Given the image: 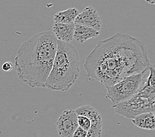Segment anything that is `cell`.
I'll use <instances>...</instances> for the list:
<instances>
[{
    "label": "cell",
    "instance_id": "6da1fadb",
    "mask_svg": "<svg viewBox=\"0 0 155 137\" xmlns=\"http://www.w3.org/2000/svg\"><path fill=\"white\" fill-rule=\"evenodd\" d=\"M150 65L145 44L130 35L117 33L100 40L87 56L83 67L88 79L97 80L106 87L145 71Z\"/></svg>",
    "mask_w": 155,
    "mask_h": 137
},
{
    "label": "cell",
    "instance_id": "7a4b0ae2",
    "mask_svg": "<svg viewBox=\"0 0 155 137\" xmlns=\"http://www.w3.org/2000/svg\"><path fill=\"white\" fill-rule=\"evenodd\" d=\"M58 39L51 31L32 36L19 47L15 67L19 79L32 88L44 87L54 63Z\"/></svg>",
    "mask_w": 155,
    "mask_h": 137
},
{
    "label": "cell",
    "instance_id": "3957f363",
    "mask_svg": "<svg viewBox=\"0 0 155 137\" xmlns=\"http://www.w3.org/2000/svg\"><path fill=\"white\" fill-rule=\"evenodd\" d=\"M80 73L79 55L72 44L58 40L54 63L44 87L50 90L68 91Z\"/></svg>",
    "mask_w": 155,
    "mask_h": 137
},
{
    "label": "cell",
    "instance_id": "277c9868",
    "mask_svg": "<svg viewBox=\"0 0 155 137\" xmlns=\"http://www.w3.org/2000/svg\"><path fill=\"white\" fill-rule=\"evenodd\" d=\"M149 73V68L143 73L126 77L116 84L106 86V98L111 102L112 106L127 100L138 91Z\"/></svg>",
    "mask_w": 155,
    "mask_h": 137
},
{
    "label": "cell",
    "instance_id": "5b68a950",
    "mask_svg": "<svg viewBox=\"0 0 155 137\" xmlns=\"http://www.w3.org/2000/svg\"><path fill=\"white\" fill-rule=\"evenodd\" d=\"M154 102L136 93L127 100L113 105L112 108L119 115L132 119L141 113H154Z\"/></svg>",
    "mask_w": 155,
    "mask_h": 137
},
{
    "label": "cell",
    "instance_id": "8992f818",
    "mask_svg": "<svg viewBox=\"0 0 155 137\" xmlns=\"http://www.w3.org/2000/svg\"><path fill=\"white\" fill-rule=\"evenodd\" d=\"M58 135L60 137H72L79 127L77 115L75 110L67 109L62 112L56 123Z\"/></svg>",
    "mask_w": 155,
    "mask_h": 137
},
{
    "label": "cell",
    "instance_id": "52a82bcc",
    "mask_svg": "<svg viewBox=\"0 0 155 137\" xmlns=\"http://www.w3.org/2000/svg\"><path fill=\"white\" fill-rule=\"evenodd\" d=\"M74 24L83 25L98 31H100L102 26L101 18L97 10L91 6L87 7L82 12L79 13L75 18Z\"/></svg>",
    "mask_w": 155,
    "mask_h": 137
},
{
    "label": "cell",
    "instance_id": "ba28073f",
    "mask_svg": "<svg viewBox=\"0 0 155 137\" xmlns=\"http://www.w3.org/2000/svg\"><path fill=\"white\" fill-rule=\"evenodd\" d=\"M75 24H63L54 23L52 27V32L58 40L68 42L73 40Z\"/></svg>",
    "mask_w": 155,
    "mask_h": 137
},
{
    "label": "cell",
    "instance_id": "9c48e42d",
    "mask_svg": "<svg viewBox=\"0 0 155 137\" xmlns=\"http://www.w3.org/2000/svg\"><path fill=\"white\" fill-rule=\"evenodd\" d=\"M100 34L99 31L83 25L75 24L73 39L77 42L83 44L88 40L94 38Z\"/></svg>",
    "mask_w": 155,
    "mask_h": 137
},
{
    "label": "cell",
    "instance_id": "30bf717a",
    "mask_svg": "<svg viewBox=\"0 0 155 137\" xmlns=\"http://www.w3.org/2000/svg\"><path fill=\"white\" fill-rule=\"evenodd\" d=\"M132 123L137 127L147 130L155 129V116L153 113H144L132 119Z\"/></svg>",
    "mask_w": 155,
    "mask_h": 137
},
{
    "label": "cell",
    "instance_id": "8fae6325",
    "mask_svg": "<svg viewBox=\"0 0 155 137\" xmlns=\"http://www.w3.org/2000/svg\"><path fill=\"white\" fill-rule=\"evenodd\" d=\"M77 116L87 117L90 120L91 125L102 123V119L98 111L89 105L81 106L75 110Z\"/></svg>",
    "mask_w": 155,
    "mask_h": 137
},
{
    "label": "cell",
    "instance_id": "7c38bea8",
    "mask_svg": "<svg viewBox=\"0 0 155 137\" xmlns=\"http://www.w3.org/2000/svg\"><path fill=\"white\" fill-rule=\"evenodd\" d=\"M79 13V11L76 8H69L65 11H59L54 15V23L73 24L74 23L75 18Z\"/></svg>",
    "mask_w": 155,
    "mask_h": 137
},
{
    "label": "cell",
    "instance_id": "4fadbf2b",
    "mask_svg": "<svg viewBox=\"0 0 155 137\" xmlns=\"http://www.w3.org/2000/svg\"><path fill=\"white\" fill-rule=\"evenodd\" d=\"M102 130V123L91 125L90 129L87 131L86 137H101Z\"/></svg>",
    "mask_w": 155,
    "mask_h": 137
},
{
    "label": "cell",
    "instance_id": "5bb4252c",
    "mask_svg": "<svg viewBox=\"0 0 155 137\" xmlns=\"http://www.w3.org/2000/svg\"><path fill=\"white\" fill-rule=\"evenodd\" d=\"M77 122H78V126L81 128L85 131H88L91 127V121L85 116H77Z\"/></svg>",
    "mask_w": 155,
    "mask_h": 137
},
{
    "label": "cell",
    "instance_id": "9a60e30c",
    "mask_svg": "<svg viewBox=\"0 0 155 137\" xmlns=\"http://www.w3.org/2000/svg\"><path fill=\"white\" fill-rule=\"evenodd\" d=\"M87 135V131L84 130L82 128L78 127L75 132H73L72 137H86Z\"/></svg>",
    "mask_w": 155,
    "mask_h": 137
},
{
    "label": "cell",
    "instance_id": "2e32d148",
    "mask_svg": "<svg viewBox=\"0 0 155 137\" xmlns=\"http://www.w3.org/2000/svg\"><path fill=\"white\" fill-rule=\"evenodd\" d=\"M2 69L3 71L9 72L13 69V64H12V62L10 61L5 62L2 65Z\"/></svg>",
    "mask_w": 155,
    "mask_h": 137
},
{
    "label": "cell",
    "instance_id": "e0dca14e",
    "mask_svg": "<svg viewBox=\"0 0 155 137\" xmlns=\"http://www.w3.org/2000/svg\"><path fill=\"white\" fill-rule=\"evenodd\" d=\"M145 2H147V3H150L151 5H154L155 4V0H145Z\"/></svg>",
    "mask_w": 155,
    "mask_h": 137
}]
</instances>
